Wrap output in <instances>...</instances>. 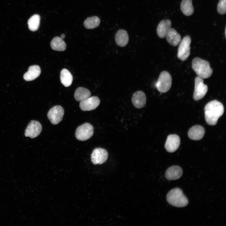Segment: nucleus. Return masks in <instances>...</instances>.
<instances>
[{
    "instance_id": "obj_1",
    "label": "nucleus",
    "mask_w": 226,
    "mask_h": 226,
    "mask_svg": "<svg viewBox=\"0 0 226 226\" xmlns=\"http://www.w3.org/2000/svg\"><path fill=\"white\" fill-rule=\"evenodd\" d=\"M224 110L223 105L217 100L207 103L204 108L205 117L207 123L209 125H215L219 118L223 114Z\"/></svg>"
},
{
    "instance_id": "obj_2",
    "label": "nucleus",
    "mask_w": 226,
    "mask_h": 226,
    "mask_svg": "<svg viewBox=\"0 0 226 226\" xmlns=\"http://www.w3.org/2000/svg\"><path fill=\"white\" fill-rule=\"evenodd\" d=\"M192 67L199 77L202 79L209 78L213 74V70L209 62L199 57H195L192 62Z\"/></svg>"
},
{
    "instance_id": "obj_3",
    "label": "nucleus",
    "mask_w": 226,
    "mask_h": 226,
    "mask_svg": "<svg viewBox=\"0 0 226 226\" xmlns=\"http://www.w3.org/2000/svg\"><path fill=\"white\" fill-rule=\"evenodd\" d=\"M166 200L170 204L177 207H184L188 203L187 198L182 191L178 188L173 189L168 192Z\"/></svg>"
},
{
    "instance_id": "obj_4",
    "label": "nucleus",
    "mask_w": 226,
    "mask_h": 226,
    "mask_svg": "<svg viewBox=\"0 0 226 226\" xmlns=\"http://www.w3.org/2000/svg\"><path fill=\"white\" fill-rule=\"evenodd\" d=\"M172 85V78L170 74L166 71H163L160 74L156 87L158 90L161 93L168 92Z\"/></svg>"
},
{
    "instance_id": "obj_5",
    "label": "nucleus",
    "mask_w": 226,
    "mask_h": 226,
    "mask_svg": "<svg viewBox=\"0 0 226 226\" xmlns=\"http://www.w3.org/2000/svg\"><path fill=\"white\" fill-rule=\"evenodd\" d=\"M191 42L190 37L189 35L185 36L181 40L178 49V58L182 61L186 60L190 54Z\"/></svg>"
},
{
    "instance_id": "obj_6",
    "label": "nucleus",
    "mask_w": 226,
    "mask_h": 226,
    "mask_svg": "<svg viewBox=\"0 0 226 226\" xmlns=\"http://www.w3.org/2000/svg\"><path fill=\"white\" fill-rule=\"evenodd\" d=\"M93 134V127L90 123H86L77 128L75 131V136L78 140L84 141L90 138Z\"/></svg>"
},
{
    "instance_id": "obj_7",
    "label": "nucleus",
    "mask_w": 226,
    "mask_h": 226,
    "mask_svg": "<svg viewBox=\"0 0 226 226\" xmlns=\"http://www.w3.org/2000/svg\"><path fill=\"white\" fill-rule=\"evenodd\" d=\"M208 90L207 85L203 83V79L198 76L195 79V89L193 98L195 100H198L204 97Z\"/></svg>"
},
{
    "instance_id": "obj_8",
    "label": "nucleus",
    "mask_w": 226,
    "mask_h": 226,
    "mask_svg": "<svg viewBox=\"0 0 226 226\" xmlns=\"http://www.w3.org/2000/svg\"><path fill=\"white\" fill-rule=\"evenodd\" d=\"M64 115V110L60 105H56L51 108L47 113V116L51 123L56 125L61 122Z\"/></svg>"
},
{
    "instance_id": "obj_9",
    "label": "nucleus",
    "mask_w": 226,
    "mask_h": 226,
    "mask_svg": "<svg viewBox=\"0 0 226 226\" xmlns=\"http://www.w3.org/2000/svg\"><path fill=\"white\" fill-rule=\"evenodd\" d=\"M42 130L41 124L38 121H31L28 124L25 131V137H29L34 138L38 136Z\"/></svg>"
},
{
    "instance_id": "obj_10",
    "label": "nucleus",
    "mask_w": 226,
    "mask_h": 226,
    "mask_svg": "<svg viewBox=\"0 0 226 226\" xmlns=\"http://www.w3.org/2000/svg\"><path fill=\"white\" fill-rule=\"evenodd\" d=\"M108 153L107 151L101 148L95 149L91 154V160L94 164L104 163L107 159Z\"/></svg>"
},
{
    "instance_id": "obj_11",
    "label": "nucleus",
    "mask_w": 226,
    "mask_h": 226,
    "mask_svg": "<svg viewBox=\"0 0 226 226\" xmlns=\"http://www.w3.org/2000/svg\"><path fill=\"white\" fill-rule=\"evenodd\" d=\"M100 103V100L97 97H89L80 101L79 107L83 111H90L95 109Z\"/></svg>"
},
{
    "instance_id": "obj_12",
    "label": "nucleus",
    "mask_w": 226,
    "mask_h": 226,
    "mask_svg": "<svg viewBox=\"0 0 226 226\" xmlns=\"http://www.w3.org/2000/svg\"><path fill=\"white\" fill-rule=\"evenodd\" d=\"M180 143L179 137L176 134H171L169 135L167 137L165 147L167 151L173 153L178 149Z\"/></svg>"
},
{
    "instance_id": "obj_13",
    "label": "nucleus",
    "mask_w": 226,
    "mask_h": 226,
    "mask_svg": "<svg viewBox=\"0 0 226 226\" xmlns=\"http://www.w3.org/2000/svg\"><path fill=\"white\" fill-rule=\"evenodd\" d=\"M182 174L181 168L178 166L174 165L167 169L165 172V177L169 180H175L179 179Z\"/></svg>"
},
{
    "instance_id": "obj_14",
    "label": "nucleus",
    "mask_w": 226,
    "mask_h": 226,
    "mask_svg": "<svg viewBox=\"0 0 226 226\" xmlns=\"http://www.w3.org/2000/svg\"><path fill=\"white\" fill-rule=\"evenodd\" d=\"M132 101L133 105L137 108H141L145 105L146 97L145 93L142 91H138L133 95Z\"/></svg>"
},
{
    "instance_id": "obj_15",
    "label": "nucleus",
    "mask_w": 226,
    "mask_h": 226,
    "mask_svg": "<svg viewBox=\"0 0 226 226\" xmlns=\"http://www.w3.org/2000/svg\"><path fill=\"white\" fill-rule=\"evenodd\" d=\"M205 131L204 128L200 125H195L192 127L188 132V136L191 139L198 140L203 137Z\"/></svg>"
},
{
    "instance_id": "obj_16",
    "label": "nucleus",
    "mask_w": 226,
    "mask_h": 226,
    "mask_svg": "<svg viewBox=\"0 0 226 226\" xmlns=\"http://www.w3.org/2000/svg\"><path fill=\"white\" fill-rule=\"evenodd\" d=\"M171 25V22L169 19L163 20L158 24L157 29L158 36L161 38H164Z\"/></svg>"
},
{
    "instance_id": "obj_17",
    "label": "nucleus",
    "mask_w": 226,
    "mask_h": 226,
    "mask_svg": "<svg viewBox=\"0 0 226 226\" xmlns=\"http://www.w3.org/2000/svg\"><path fill=\"white\" fill-rule=\"evenodd\" d=\"M167 42L173 46H176L181 40L180 35L174 29L170 28L166 36Z\"/></svg>"
},
{
    "instance_id": "obj_18",
    "label": "nucleus",
    "mask_w": 226,
    "mask_h": 226,
    "mask_svg": "<svg viewBox=\"0 0 226 226\" xmlns=\"http://www.w3.org/2000/svg\"><path fill=\"white\" fill-rule=\"evenodd\" d=\"M115 40L118 46L121 47L126 46L129 41L128 35L127 32L122 29L118 30L116 34Z\"/></svg>"
},
{
    "instance_id": "obj_19",
    "label": "nucleus",
    "mask_w": 226,
    "mask_h": 226,
    "mask_svg": "<svg viewBox=\"0 0 226 226\" xmlns=\"http://www.w3.org/2000/svg\"><path fill=\"white\" fill-rule=\"evenodd\" d=\"M40 73L41 70L39 66L36 65L31 66L24 74V78L27 81L33 80L38 77Z\"/></svg>"
},
{
    "instance_id": "obj_20",
    "label": "nucleus",
    "mask_w": 226,
    "mask_h": 226,
    "mask_svg": "<svg viewBox=\"0 0 226 226\" xmlns=\"http://www.w3.org/2000/svg\"><path fill=\"white\" fill-rule=\"evenodd\" d=\"M50 45L53 50L58 51H63L66 48V44L63 39L57 36L53 39L51 42Z\"/></svg>"
},
{
    "instance_id": "obj_21",
    "label": "nucleus",
    "mask_w": 226,
    "mask_h": 226,
    "mask_svg": "<svg viewBox=\"0 0 226 226\" xmlns=\"http://www.w3.org/2000/svg\"><path fill=\"white\" fill-rule=\"evenodd\" d=\"M60 79L61 83L65 87H68L72 83L73 77L70 72L66 69H63L60 73Z\"/></svg>"
},
{
    "instance_id": "obj_22",
    "label": "nucleus",
    "mask_w": 226,
    "mask_h": 226,
    "mask_svg": "<svg viewBox=\"0 0 226 226\" xmlns=\"http://www.w3.org/2000/svg\"><path fill=\"white\" fill-rule=\"evenodd\" d=\"M91 93L87 89L79 87L76 90L74 97L75 100L78 101H81L90 97Z\"/></svg>"
},
{
    "instance_id": "obj_23",
    "label": "nucleus",
    "mask_w": 226,
    "mask_h": 226,
    "mask_svg": "<svg viewBox=\"0 0 226 226\" xmlns=\"http://www.w3.org/2000/svg\"><path fill=\"white\" fill-rule=\"evenodd\" d=\"M180 9L185 15L189 16L192 15L194 11L192 0H182L180 4Z\"/></svg>"
},
{
    "instance_id": "obj_24",
    "label": "nucleus",
    "mask_w": 226,
    "mask_h": 226,
    "mask_svg": "<svg viewBox=\"0 0 226 226\" xmlns=\"http://www.w3.org/2000/svg\"><path fill=\"white\" fill-rule=\"evenodd\" d=\"M100 23L99 18L94 16L87 18L84 21V25L86 28L91 29L98 27Z\"/></svg>"
},
{
    "instance_id": "obj_25",
    "label": "nucleus",
    "mask_w": 226,
    "mask_h": 226,
    "mask_svg": "<svg viewBox=\"0 0 226 226\" xmlns=\"http://www.w3.org/2000/svg\"><path fill=\"white\" fill-rule=\"evenodd\" d=\"M40 21V17L38 14H35L29 19L28 24L29 29L33 31H36L38 29Z\"/></svg>"
},
{
    "instance_id": "obj_26",
    "label": "nucleus",
    "mask_w": 226,
    "mask_h": 226,
    "mask_svg": "<svg viewBox=\"0 0 226 226\" xmlns=\"http://www.w3.org/2000/svg\"><path fill=\"white\" fill-rule=\"evenodd\" d=\"M226 0H219L217 6V11L220 14H224L226 12Z\"/></svg>"
},
{
    "instance_id": "obj_27",
    "label": "nucleus",
    "mask_w": 226,
    "mask_h": 226,
    "mask_svg": "<svg viewBox=\"0 0 226 226\" xmlns=\"http://www.w3.org/2000/svg\"><path fill=\"white\" fill-rule=\"evenodd\" d=\"M65 35L64 34H62V35H61V37H61V38H62V39H63L65 37Z\"/></svg>"
}]
</instances>
